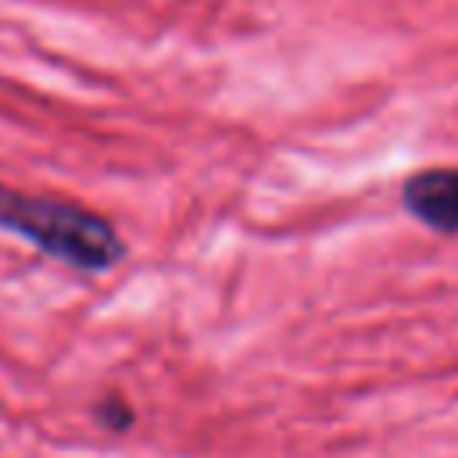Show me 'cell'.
Returning <instances> with one entry per match:
<instances>
[{
  "label": "cell",
  "mask_w": 458,
  "mask_h": 458,
  "mask_svg": "<svg viewBox=\"0 0 458 458\" xmlns=\"http://www.w3.org/2000/svg\"><path fill=\"white\" fill-rule=\"evenodd\" d=\"M97 419H100V426H104V429L122 433V429H129V426H132V408H129L122 397H104V401L97 404Z\"/></svg>",
  "instance_id": "3957f363"
},
{
  "label": "cell",
  "mask_w": 458,
  "mask_h": 458,
  "mask_svg": "<svg viewBox=\"0 0 458 458\" xmlns=\"http://www.w3.org/2000/svg\"><path fill=\"white\" fill-rule=\"evenodd\" d=\"M401 208L440 236H458V165H429L401 182Z\"/></svg>",
  "instance_id": "7a4b0ae2"
},
{
  "label": "cell",
  "mask_w": 458,
  "mask_h": 458,
  "mask_svg": "<svg viewBox=\"0 0 458 458\" xmlns=\"http://www.w3.org/2000/svg\"><path fill=\"white\" fill-rule=\"evenodd\" d=\"M0 229L29 240L47 258H57L79 272H107L125 258L118 229L72 200L36 197L0 182Z\"/></svg>",
  "instance_id": "6da1fadb"
}]
</instances>
